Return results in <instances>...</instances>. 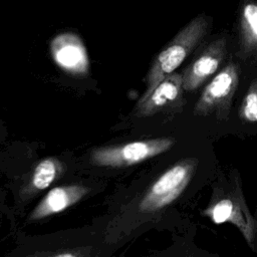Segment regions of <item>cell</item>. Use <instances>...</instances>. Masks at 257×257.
Returning <instances> with one entry per match:
<instances>
[{"instance_id":"obj_1","label":"cell","mask_w":257,"mask_h":257,"mask_svg":"<svg viewBox=\"0 0 257 257\" xmlns=\"http://www.w3.org/2000/svg\"><path fill=\"white\" fill-rule=\"evenodd\" d=\"M202 213L215 224H233L239 229L247 244L252 249L255 248L257 221L246 205L238 175H232L229 180L214 186L210 203Z\"/></svg>"},{"instance_id":"obj_2","label":"cell","mask_w":257,"mask_h":257,"mask_svg":"<svg viewBox=\"0 0 257 257\" xmlns=\"http://www.w3.org/2000/svg\"><path fill=\"white\" fill-rule=\"evenodd\" d=\"M210 30V19L199 14L190 20L155 57L148 71L146 96L167 75L174 72L201 43Z\"/></svg>"},{"instance_id":"obj_3","label":"cell","mask_w":257,"mask_h":257,"mask_svg":"<svg viewBox=\"0 0 257 257\" xmlns=\"http://www.w3.org/2000/svg\"><path fill=\"white\" fill-rule=\"evenodd\" d=\"M198 165L197 158H186L171 166L147 189L139 202V212L155 214L171 205L188 187Z\"/></svg>"},{"instance_id":"obj_4","label":"cell","mask_w":257,"mask_h":257,"mask_svg":"<svg viewBox=\"0 0 257 257\" xmlns=\"http://www.w3.org/2000/svg\"><path fill=\"white\" fill-rule=\"evenodd\" d=\"M174 145V139L165 137L97 147L91 151L89 162L98 167H127L159 156L169 151Z\"/></svg>"},{"instance_id":"obj_5","label":"cell","mask_w":257,"mask_h":257,"mask_svg":"<svg viewBox=\"0 0 257 257\" xmlns=\"http://www.w3.org/2000/svg\"><path fill=\"white\" fill-rule=\"evenodd\" d=\"M239 75L237 63L228 62L205 86L193 113L197 116L214 115L218 120H226L239 84Z\"/></svg>"},{"instance_id":"obj_6","label":"cell","mask_w":257,"mask_h":257,"mask_svg":"<svg viewBox=\"0 0 257 257\" xmlns=\"http://www.w3.org/2000/svg\"><path fill=\"white\" fill-rule=\"evenodd\" d=\"M184 91L182 73L174 71L165 76L149 94L140 97L135 114L146 117L161 112H180L186 103Z\"/></svg>"},{"instance_id":"obj_7","label":"cell","mask_w":257,"mask_h":257,"mask_svg":"<svg viewBox=\"0 0 257 257\" xmlns=\"http://www.w3.org/2000/svg\"><path fill=\"white\" fill-rule=\"evenodd\" d=\"M227 55V39L219 37L201 51L182 73L185 91H195L220 67Z\"/></svg>"},{"instance_id":"obj_8","label":"cell","mask_w":257,"mask_h":257,"mask_svg":"<svg viewBox=\"0 0 257 257\" xmlns=\"http://www.w3.org/2000/svg\"><path fill=\"white\" fill-rule=\"evenodd\" d=\"M51 54L55 63L65 72L82 76L89 67L86 49L81 39L73 33H62L51 41Z\"/></svg>"},{"instance_id":"obj_9","label":"cell","mask_w":257,"mask_h":257,"mask_svg":"<svg viewBox=\"0 0 257 257\" xmlns=\"http://www.w3.org/2000/svg\"><path fill=\"white\" fill-rule=\"evenodd\" d=\"M88 192L89 188L80 184L54 187L32 210L28 221H38L56 215L79 202Z\"/></svg>"},{"instance_id":"obj_10","label":"cell","mask_w":257,"mask_h":257,"mask_svg":"<svg viewBox=\"0 0 257 257\" xmlns=\"http://www.w3.org/2000/svg\"><path fill=\"white\" fill-rule=\"evenodd\" d=\"M239 51L243 59L257 58V1L245 0L238 18Z\"/></svg>"},{"instance_id":"obj_11","label":"cell","mask_w":257,"mask_h":257,"mask_svg":"<svg viewBox=\"0 0 257 257\" xmlns=\"http://www.w3.org/2000/svg\"><path fill=\"white\" fill-rule=\"evenodd\" d=\"M64 172L62 162L54 157L41 160L32 170L26 184L19 192L23 200L30 199L58 180Z\"/></svg>"},{"instance_id":"obj_12","label":"cell","mask_w":257,"mask_h":257,"mask_svg":"<svg viewBox=\"0 0 257 257\" xmlns=\"http://www.w3.org/2000/svg\"><path fill=\"white\" fill-rule=\"evenodd\" d=\"M244 122H257V77L251 82L238 110Z\"/></svg>"},{"instance_id":"obj_13","label":"cell","mask_w":257,"mask_h":257,"mask_svg":"<svg viewBox=\"0 0 257 257\" xmlns=\"http://www.w3.org/2000/svg\"><path fill=\"white\" fill-rule=\"evenodd\" d=\"M42 255H50V256H83L88 255V253H85L82 250H73L72 251H66V252H54V253H42Z\"/></svg>"}]
</instances>
